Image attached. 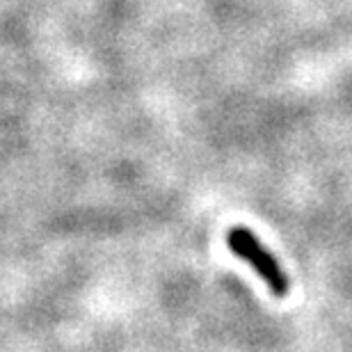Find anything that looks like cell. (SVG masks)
I'll use <instances>...</instances> for the list:
<instances>
[{
    "instance_id": "6da1fadb",
    "label": "cell",
    "mask_w": 352,
    "mask_h": 352,
    "mask_svg": "<svg viewBox=\"0 0 352 352\" xmlns=\"http://www.w3.org/2000/svg\"><path fill=\"white\" fill-rule=\"evenodd\" d=\"M227 241H229V250L234 252L238 258H243L245 263H250L254 267L256 274L265 281V286L270 288L277 298H284L288 293V277L277 258L265 250V245L245 227L231 229Z\"/></svg>"
}]
</instances>
